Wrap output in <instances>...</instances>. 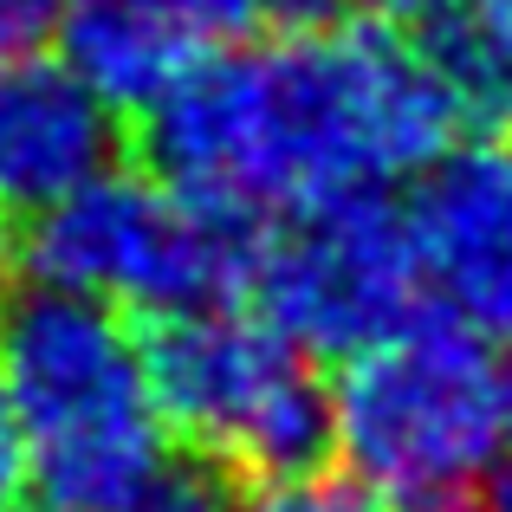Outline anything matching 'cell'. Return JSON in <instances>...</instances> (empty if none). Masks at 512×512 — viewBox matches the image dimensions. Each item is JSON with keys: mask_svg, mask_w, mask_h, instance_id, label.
I'll list each match as a JSON object with an SVG mask.
<instances>
[{"mask_svg": "<svg viewBox=\"0 0 512 512\" xmlns=\"http://www.w3.org/2000/svg\"><path fill=\"white\" fill-rule=\"evenodd\" d=\"M137 124L156 188L247 221L389 188L461 137L441 78L415 39L383 20H338L260 52L195 59Z\"/></svg>", "mask_w": 512, "mask_h": 512, "instance_id": "obj_1", "label": "cell"}, {"mask_svg": "<svg viewBox=\"0 0 512 512\" xmlns=\"http://www.w3.org/2000/svg\"><path fill=\"white\" fill-rule=\"evenodd\" d=\"M0 383L20 409L46 506L130 512L163 480L169 428L124 312L33 286L0 312Z\"/></svg>", "mask_w": 512, "mask_h": 512, "instance_id": "obj_2", "label": "cell"}, {"mask_svg": "<svg viewBox=\"0 0 512 512\" xmlns=\"http://www.w3.org/2000/svg\"><path fill=\"white\" fill-rule=\"evenodd\" d=\"M331 422L350 480L383 512H480L506 422V370L493 344L422 312L396 338L344 357Z\"/></svg>", "mask_w": 512, "mask_h": 512, "instance_id": "obj_3", "label": "cell"}, {"mask_svg": "<svg viewBox=\"0 0 512 512\" xmlns=\"http://www.w3.org/2000/svg\"><path fill=\"white\" fill-rule=\"evenodd\" d=\"M143 376L169 441L227 480L279 487L325 474L338 454L331 383L299 357L266 318L247 312H182L143 318Z\"/></svg>", "mask_w": 512, "mask_h": 512, "instance_id": "obj_4", "label": "cell"}, {"mask_svg": "<svg viewBox=\"0 0 512 512\" xmlns=\"http://www.w3.org/2000/svg\"><path fill=\"white\" fill-rule=\"evenodd\" d=\"M260 234L266 221L182 201L150 175L104 169L26 221L20 266L46 292H78L137 318H182L247 299Z\"/></svg>", "mask_w": 512, "mask_h": 512, "instance_id": "obj_5", "label": "cell"}, {"mask_svg": "<svg viewBox=\"0 0 512 512\" xmlns=\"http://www.w3.org/2000/svg\"><path fill=\"white\" fill-rule=\"evenodd\" d=\"M247 299L260 305L253 318H266L299 357L338 363L435 312L402 201H389L383 188H350L279 214L260 234Z\"/></svg>", "mask_w": 512, "mask_h": 512, "instance_id": "obj_6", "label": "cell"}, {"mask_svg": "<svg viewBox=\"0 0 512 512\" xmlns=\"http://www.w3.org/2000/svg\"><path fill=\"white\" fill-rule=\"evenodd\" d=\"M402 221L415 240L428 305L474 331L480 344H512V150L474 137L415 175Z\"/></svg>", "mask_w": 512, "mask_h": 512, "instance_id": "obj_7", "label": "cell"}, {"mask_svg": "<svg viewBox=\"0 0 512 512\" xmlns=\"http://www.w3.org/2000/svg\"><path fill=\"white\" fill-rule=\"evenodd\" d=\"M117 163V111L65 59L0 65V221H33Z\"/></svg>", "mask_w": 512, "mask_h": 512, "instance_id": "obj_8", "label": "cell"}, {"mask_svg": "<svg viewBox=\"0 0 512 512\" xmlns=\"http://www.w3.org/2000/svg\"><path fill=\"white\" fill-rule=\"evenodd\" d=\"M59 39H65V65L117 117H143L201 59V39L163 0H65Z\"/></svg>", "mask_w": 512, "mask_h": 512, "instance_id": "obj_9", "label": "cell"}, {"mask_svg": "<svg viewBox=\"0 0 512 512\" xmlns=\"http://www.w3.org/2000/svg\"><path fill=\"white\" fill-rule=\"evenodd\" d=\"M409 39L428 59V72L441 78V91H448L454 117H461V137H506L512 130V59L474 20V7L454 0V7L428 13Z\"/></svg>", "mask_w": 512, "mask_h": 512, "instance_id": "obj_10", "label": "cell"}, {"mask_svg": "<svg viewBox=\"0 0 512 512\" xmlns=\"http://www.w3.org/2000/svg\"><path fill=\"white\" fill-rule=\"evenodd\" d=\"M130 512H240V506H234V480L221 467L188 461V467H163V480Z\"/></svg>", "mask_w": 512, "mask_h": 512, "instance_id": "obj_11", "label": "cell"}, {"mask_svg": "<svg viewBox=\"0 0 512 512\" xmlns=\"http://www.w3.org/2000/svg\"><path fill=\"white\" fill-rule=\"evenodd\" d=\"M247 512H383V506H376V493H363L350 474H305V480L260 487V500Z\"/></svg>", "mask_w": 512, "mask_h": 512, "instance_id": "obj_12", "label": "cell"}, {"mask_svg": "<svg viewBox=\"0 0 512 512\" xmlns=\"http://www.w3.org/2000/svg\"><path fill=\"white\" fill-rule=\"evenodd\" d=\"M195 39H240L266 26V0H163Z\"/></svg>", "mask_w": 512, "mask_h": 512, "instance_id": "obj_13", "label": "cell"}, {"mask_svg": "<svg viewBox=\"0 0 512 512\" xmlns=\"http://www.w3.org/2000/svg\"><path fill=\"white\" fill-rule=\"evenodd\" d=\"M59 7L65 0H0V65L39 52V39L59 33Z\"/></svg>", "mask_w": 512, "mask_h": 512, "instance_id": "obj_14", "label": "cell"}, {"mask_svg": "<svg viewBox=\"0 0 512 512\" xmlns=\"http://www.w3.org/2000/svg\"><path fill=\"white\" fill-rule=\"evenodd\" d=\"M26 480H33V448H26L20 409H13L7 383H0V512H13V506H20Z\"/></svg>", "mask_w": 512, "mask_h": 512, "instance_id": "obj_15", "label": "cell"}, {"mask_svg": "<svg viewBox=\"0 0 512 512\" xmlns=\"http://www.w3.org/2000/svg\"><path fill=\"white\" fill-rule=\"evenodd\" d=\"M480 512H512V376H506L500 448H493V467H487V480H480Z\"/></svg>", "mask_w": 512, "mask_h": 512, "instance_id": "obj_16", "label": "cell"}, {"mask_svg": "<svg viewBox=\"0 0 512 512\" xmlns=\"http://www.w3.org/2000/svg\"><path fill=\"white\" fill-rule=\"evenodd\" d=\"M350 7H363V20H383V26H422L428 13L454 7V0H350Z\"/></svg>", "mask_w": 512, "mask_h": 512, "instance_id": "obj_17", "label": "cell"}, {"mask_svg": "<svg viewBox=\"0 0 512 512\" xmlns=\"http://www.w3.org/2000/svg\"><path fill=\"white\" fill-rule=\"evenodd\" d=\"M467 7H474V20L500 39V52L512 59V0H467Z\"/></svg>", "mask_w": 512, "mask_h": 512, "instance_id": "obj_18", "label": "cell"}, {"mask_svg": "<svg viewBox=\"0 0 512 512\" xmlns=\"http://www.w3.org/2000/svg\"><path fill=\"white\" fill-rule=\"evenodd\" d=\"M13 266H20V253H13V240H7V221H0V312H7V286H13Z\"/></svg>", "mask_w": 512, "mask_h": 512, "instance_id": "obj_19", "label": "cell"}, {"mask_svg": "<svg viewBox=\"0 0 512 512\" xmlns=\"http://www.w3.org/2000/svg\"><path fill=\"white\" fill-rule=\"evenodd\" d=\"M13 512H20V506H13ZM39 512H59V506H39Z\"/></svg>", "mask_w": 512, "mask_h": 512, "instance_id": "obj_20", "label": "cell"}]
</instances>
